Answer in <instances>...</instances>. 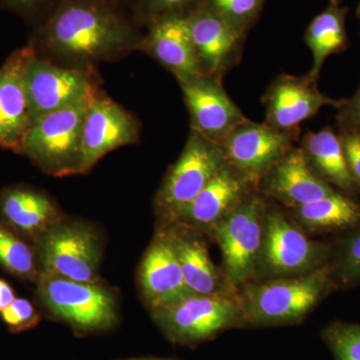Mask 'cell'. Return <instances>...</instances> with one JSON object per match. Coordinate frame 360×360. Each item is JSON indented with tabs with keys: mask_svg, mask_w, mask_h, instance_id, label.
I'll use <instances>...</instances> for the list:
<instances>
[{
	"mask_svg": "<svg viewBox=\"0 0 360 360\" xmlns=\"http://www.w3.org/2000/svg\"><path fill=\"white\" fill-rule=\"evenodd\" d=\"M110 0H59L40 28L42 44L56 53L96 59L127 49L136 39L129 21Z\"/></svg>",
	"mask_w": 360,
	"mask_h": 360,
	"instance_id": "cell-1",
	"label": "cell"
},
{
	"mask_svg": "<svg viewBox=\"0 0 360 360\" xmlns=\"http://www.w3.org/2000/svg\"><path fill=\"white\" fill-rule=\"evenodd\" d=\"M94 97L33 122L18 151L47 174L56 176L78 174L85 116Z\"/></svg>",
	"mask_w": 360,
	"mask_h": 360,
	"instance_id": "cell-2",
	"label": "cell"
},
{
	"mask_svg": "<svg viewBox=\"0 0 360 360\" xmlns=\"http://www.w3.org/2000/svg\"><path fill=\"white\" fill-rule=\"evenodd\" d=\"M331 269L323 265L303 276L246 285L243 317L255 323H283L302 319L330 288Z\"/></svg>",
	"mask_w": 360,
	"mask_h": 360,
	"instance_id": "cell-3",
	"label": "cell"
},
{
	"mask_svg": "<svg viewBox=\"0 0 360 360\" xmlns=\"http://www.w3.org/2000/svg\"><path fill=\"white\" fill-rule=\"evenodd\" d=\"M267 205L257 189L210 229L224 258L225 278L231 286L245 284L257 269Z\"/></svg>",
	"mask_w": 360,
	"mask_h": 360,
	"instance_id": "cell-4",
	"label": "cell"
},
{
	"mask_svg": "<svg viewBox=\"0 0 360 360\" xmlns=\"http://www.w3.org/2000/svg\"><path fill=\"white\" fill-rule=\"evenodd\" d=\"M37 295L54 316L75 328L96 330L115 323V297L97 283H79L40 272Z\"/></svg>",
	"mask_w": 360,
	"mask_h": 360,
	"instance_id": "cell-5",
	"label": "cell"
},
{
	"mask_svg": "<svg viewBox=\"0 0 360 360\" xmlns=\"http://www.w3.org/2000/svg\"><path fill=\"white\" fill-rule=\"evenodd\" d=\"M328 253V246L310 240L278 210L267 206L257 269L269 276H303L323 266Z\"/></svg>",
	"mask_w": 360,
	"mask_h": 360,
	"instance_id": "cell-6",
	"label": "cell"
},
{
	"mask_svg": "<svg viewBox=\"0 0 360 360\" xmlns=\"http://www.w3.org/2000/svg\"><path fill=\"white\" fill-rule=\"evenodd\" d=\"M226 163L222 146L191 130L179 160L163 180L156 196V208L167 217L186 205Z\"/></svg>",
	"mask_w": 360,
	"mask_h": 360,
	"instance_id": "cell-7",
	"label": "cell"
},
{
	"mask_svg": "<svg viewBox=\"0 0 360 360\" xmlns=\"http://www.w3.org/2000/svg\"><path fill=\"white\" fill-rule=\"evenodd\" d=\"M39 239L42 272L79 283L98 281L99 241L86 225L59 221Z\"/></svg>",
	"mask_w": 360,
	"mask_h": 360,
	"instance_id": "cell-8",
	"label": "cell"
},
{
	"mask_svg": "<svg viewBox=\"0 0 360 360\" xmlns=\"http://www.w3.org/2000/svg\"><path fill=\"white\" fill-rule=\"evenodd\" d=\"M168 335L181 341H198L217 335L243 316L241 302L229 293L189 295L153 310Z\"/></svg>",
	"mask_w": 360,
	"mask_h": 360,
	"instance_id": "cell-9",
	"label": "cell"
},
{
	"mask_svg": "<svg viewBox=\"0 0 360 360\" xmlns=\"http://www.w3.org/2000/svg\"><path fill=\"white\" fill-rule=\"evenodd\" d=\"M300 129L278 130L250 120L238 125L221 143L225 160L255 186L295 148Z\"/></svg>",
	"mask_w": 360,
	"mask_h": 360,
	"instance_id": "cell-10",
	"label": "cell"
},
{
	"mask_svg": "<svg viewBox=\"0 0 360 360\" xmlns=\"http://www.w3.org/2000/svg\"><path fill=\"white\" fill-rule=\"evenodd\" d=\"M25 84L32 123L97 94L86 71L52 65L37 58L35 52L25 66Z\"/></svg>",
	"mask_w": 360,
	"mask_h": 360,
	"instance_id": "cell-11",
	"label": "cell"
},
{
	"mask_svg": "<svg viewBox=\"0 0 360 360\" xmlns=\"http://www.w3.org/2000/svg\"><path fill=\"white\" fill-rule=\"evenodd\" d=\"M186 18L201 75L224 79L240 63L246 35L205 0L187 13Z\"/></svg>",
	"mask_w": 360,
	"mask_h": 360,
	"instance_id": "cell-12",
	"label": "cell"
},
{
	"mask_svg": "<svg viewBox=\"0 0 360 360\" xmlns=\"http://www.w3.org/2000/svg\"><path fill=\"white\" fill-rule=\"evenodd\" d=\"M179 85L191 115V130L205 139L221 146L238 125L248 120L219 78L200 75Z\"/></svg>",
	"mask_w": 360,
	"mask_h": 360,
	"instance_id": "cell-13",
	"label": "cell"
},
{
	"mask_svg": "<svg viewBox=\"0 0 360 360\" xmlns=\"http://www.w3.org/2000/svg\"><path fill=\"white\" fill-rule=\"evenodd\" d=\"M340 99L322 94L309 73L303 77L278 75L262 96L264 124L271 129H298L300 123L314 117L324 106L338 108Z\"/></svg>",
	"mask_w": 360,
	"mask_h": 360,
	"instance_id": "cell-14",
	"label": "cell"
},
{
	"mask_svg": "<svg viewBox=\"0 0 360 360\" xmlns=\"http://www.w3.org/2000/svg\"><path fill=\"white\" fill-rule=\"evenodd\" d=\"M257 186L229 163L193 200L165 219L191 229H208L224 219Z\"/></svg>",
	"mask_w": 360,
	"mask_h": 360,
	"instance_id": "cell-15",
	"label": "cell"
},
{
	"mask_svg": "<svg viewBox=\"0 0 360 360\" xmlns=\"http://www.w3.org/2000/svg\"><path fill=\"white\" fill-rule=\"evenodd\" d=\"M139 135V125L134 116L108 97L96 94L85 116L78 174L89 172L113 149L134 143Z\"/></svg>",
	"mask_w": 360,
	"mask_h": 360,
	"instance_id": "cell-16",
	"label": "cell"
},
{
	"mask_svg": "<svg viewBox=\"0 0 360 360\" xmlns=\"http://www.w3.org/2000/svg\"><path fill=\"white\" fill-rule=\"evenodd\" d=\"M33 53L32 45L23 47L0 68V148L18 151L32 127L25 70Z\"/></svg>",
	"mask_w": 360,
	"mask_h": 360,
	"instance_id": "cell-17",
	"label": "cell"
},
{
	"mask_svg": "<svg viewBox=\"0 0 360 360\" xmlns=\"http://www.w3.org/2000/svg\"><path fill=\"white\" fill-rule=\"evenodd\" d=\"M141 45L179 82H188L202 75L186 14H172L151 22Z\"/></svg>",
	"mask_w": 360,
	"mask_h": 360,
	"instance_id": "cell-18",
	"label": "cell"
},
{
	"mask_svg": "<svg viewBox=\"0 0 360 360\" xmlns=\"http://www.w3.org/2000/svg\"><path fill=\"white\" fill-rule=\"evenodd\" d=\"M139 283L153 311L193 295L184 281L167 231L156 234L146 251L139 270Z\"/></svg>",
	"mask_w": 360,
	"mask_h": 360,
	"instance_id": "cell-19",
	"label": "cell"
},
{
	"mask_svg": "<svg viewBox=\"0 0 360 360\" xmlns=\"http://www.w3.org/2000/svg\"><path fill=\"white\" fill-rule=\"evenodd\" d=\"M257 191L290 208L335 193L311 172L300 146L291 149L260 180Z\"/></svg>",
	"mask_w": 360,
	"mask_h": 360,
	"instance_id": "cell-20",
	"label": "cell"
},
{
	"mask_svg": "<svg viewBox=\"0 0 360 360\" xmlns=\"http://www.w3.org/2000/svg\"><path fill=\"white\" fill-rule=\"evenodd\" d=\"M300 148L307 165L319 179L352 196L359 193L348 168L340 135L333 127L303 135Z\"/></svg>",
	"mask_w": 360,
	"mask_h": 360,
	"instance_id": "cell-21",
	"label": "cell"
},
{
	"mask_svg": "<svg viewBox=\"0 0 360 360\" xmlns=\"http://www.w3.org/2000/svg\"><path fill=\"white\" fill-rule=\"evenodd\" d=\"M174 245L187 288L195 295L229 293L224 279L208 255L202 239L193 229L181 226L167 229Z\"/></svg>",
	"mask_w": 360,
	"mask_h": 360,
	"instance_id": "cell-22",
	"label": "cell"
},
{
	"mask_svg": "<svg viewBox=\"0 0 360 360\" xmlns=\"http://www.w3.org/2000/svg\"><path fill=\"white\" fill-rule=\"evenodd\" d=\"M340 0H329L328 7L315 16L304 34V41L312 53L309 75L319 82L324 63L329 56L347 51L349 46L347 32L348 7Z\"/></svg>",
	"mask_w": 360,
	"mask_h": 360,
	"instance_id": "cell-23",
	"label": "cell"
},
{
	"mask_svg": "<svg viewBox=\"0 0 360 360\" xmlns=\"http://www.w3.org/2000/svg\"><path fill=\"white\" fill-rule=\"evenodd\" d=\"M4 219L16 231L39 238L59 222L58 208L44 194L25 188H11L0 198Z\"/></svg>",
	"mask_w": 360,
	"mask_h": 360,
	"instance_id": "cell-24",
	"label": "cell"
},
{
	"mask_svg": "<svg viewBox=\"0 0 360 360\" xmlns=\"http://www.w3.org/2000/svg\"><path fill=\"white\" fill-rule=\"evenodd\" d=\"M295 219L312 231H335L360 224V202L335 191L292 208Z\"/></svg>",
	"mask_w": 360,
	"mask_h": 360,
	"instance_id": "cell-25",
	"label": "cell"
},
{
	"mask_svg": "<svg viewBox=\"0 0 360 360\" xmlns=\"http://www.w3.org/2000/svg\"><path fill=\"white\" fill-rule=\"evenodd\" d=\"M0 265L20 278L39 281L40 272L37 271L32 248L2 224H0Z\"/></svg>",
	"mask_w": 360,
	"mask_h": 360,
	"instance_id": "cell-26",
	"label": "cell"
},
{
	"mask_svg": "<svg viewBox=\"0 0 360 360\" xmlns=\"http://www.w3.org/2000/svg\"><path fill=\"white\" fill-rule=\"evenodd\" d=\"M236 30L248 34L262 13L265 0H205Z\"/></svg>",
	"mask_w": 360,
	"mask_h": 360,
	"instance_id": "cell-27",
	"label": "cell"
},
{
	"mask_svg": "<svg viewBox=\"0 0 360 360\" xmlns=\"http://www.w3.org/2000/svg\"><path fill=\"white\" fill-rule=\"evenodd\" d=\"M328 340L338 360H360V326L336 323L326 330Z\"/></svg>",
	"mask_w": 360,
	"mask_h": 360,
	"instance_id": "cell-28",
	"label": "cell"
},
{
	"mask_svg": "<svg viewBox=\"0 0 360 360\" xmlns=\"http://www.w3.org/2000/svg\"><path fill=\"white\" fill-rule=\"evenodd\" d=\"M202 1L205 0H139L137 14L150 25L172 14H186Z\"/></svg>",
	"mask_w": 360,
	"mask_h": 360,
	"instance_id": "cell-29",
	"label": "cell"
},
{
	"mask_svg": "<svg viewBox=\"0 0 360 360\" xmlns=\"http://www.w3.org/2000/svg\"><path fill=\"white\" fill-rule=\"evenodd\" d=\"M336 274L343 284L360 281V227L343 245L336 264Z\"/></svg>",
	"mask_w": 360,
	"mask_h": 360,
	"instance_id": "cell-30",
	"label": "cell"
},
{
	"mask_svg": "<svg viewBox=\"0 0 360 360\" xmlns=\"http://www.w3.org/2000/svg\"><path fill=\"white\" fill-rule=\"evenodd\" d=\"M2 321L13 330L32 328L39 321L37 310L30 300L15 298L9 307L0 312Z\"/></svg>",
	"mask_w": 360,
	"mask_h": 360,
	"instance_id": "cell-31",
	"label": "cell"
},
{
	"mask_svg": "<svg viewBox=\"0 0 360 360\" xmlns=\"http://www.w3.org/2000/svg\"><path fill=\"white\" fill-rule=\"evenodd\" d=\"M336 131L340 135L350 174L360 193V130L338 127Z\"/></svg>",
	"mask_w": 360,
	"mask_h": 360,
	"instance_id": "cell-32",
	"label": "cell"
},
{
	"mask_svg": "<svg viewBox=\"0 0 360 360\" xmlns=\"http://www.w3.org/2000/svg\"><path fill=\"white\" fill-rule=\"evenodd\" d=\"M336 110V127L360 130V82L354 96L340 99Z\"/></svg>",
	"mask_w": 360,
	"mask_h": 360,
	"instance_id": "cell-33",
	"label": "cell"
},
{
	"mask_svg": "<svg viewBox=\"0 0 360 360\" xmlns=\"http://www.w3.org/2000/svg\"><path fill=\"white\" fill-rule=\"evenodd\" d=\"M4 6L23 14L34 13L46 0H0Z\"/></svg>",
	"mask_w": 360,
	"mask_h": 360,
	"instance_id": "cell-34",
	"label": "cell"
},
{
	"mask_svg": "<svg viewBox=\"0 0 360 360\" xmlns=\"http://www.w3.org/2000/svg\"><path fill=\"white\" fill-rule=\"evenodd\" d=\"M15 298V293L11 284L0 278V312L9 307Z\"/></svg>",
	"mask_w": 360,
	"mask_h": 360,
	"instance_id": "cell-35",
	"label": "cell"
},
{
	"mask_svg": "<svg viewBox=\"0 0 360 360\" xmlns=\"http://www.w3.org/2000/svg\"><path fill=\"white\" fill-rule=\"evenodd\" d=\"M356 16H357V18H359V21H360V2L359 4V6H357V8H356Z\"/></svg>",
	"mask_w": 360,
	"mask_h": 360,
	"instance_id": "cell-36",
	"label": "cell"
},
{
	"mask_svg": "<svg viewBox=\"0 0 360 360\" xmlns=\"http://www.w3.org/2000/svg\"><path fill=\"white\" fill-rule=\"evenodd\" d=\"M110 1L115 2V0H110Z\"/></svg>",
	"mask_w": 360,
	"mask_h": 360,
	"instance_id": "cell-37",
	"label": "cell"
},
{
	"mask_svg": "<svg viewBox=\"0 0 360 360\" xmlns=\"http://www.w3.org/2000/svg\"><path fill=\"white\" fill-rule=\"evenodd\" d=\"M141 360H155V359H141Z\"/></svg>",
	"mask_w": 360,
	"mask_h": 360,
	"instance_id": "cell-38",
	"label": "cell"
},
{
	"mask_svg": "<svg viewBox=\"0 0 360 360\" xmlns=\"http://www.w3.org/2000/svg\"><path fill=\"white\" fill-rule=\"evenodd\" d=\"M340 1H341V0H340Z\"/></svg>",
	"mask_w": 360,
	"mask_h": 360,
	"instance_id": "cell-39",
	"label": "cell"
}]
</instances>
